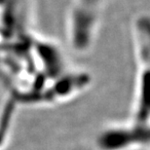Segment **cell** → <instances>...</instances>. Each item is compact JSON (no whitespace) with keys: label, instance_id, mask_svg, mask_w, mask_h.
Here are the masks:
<instances>
[{"label":"cell","instance_id":"4","mask_svg":"<svg viewBox=\"0 0 150 150\" xmlns=\"http://www.w3.org/2000/svg\"><path fill=\"white\" fill-rule=\"evenodd\" d=\"M18 104L11 98H6L0 108V150H4L10 142Z\"/></svg>","mask_w":150,"mask_h":150},{"label":"cell","instance_id":"2","mask_svg":"<svg viewBox=\"0 0 150 150\" xmlns=\"http://www.w3.org/2000/svg\"><path fill=\"white\" fill-rule=\"evenodd\" d=\"M134 58L136 64L134 94L130 119L149 124L148 76L150 65V23L147 15L134 18L132 25Z\"/></svg>","mask_w":150,"mask_h":150},{"label":"cell","instance_id":"3","mask_svg":"<svg viewBox=\"0 0 150 150\" xmlns=\"http://www.w3.org/2000/svg\"><path fill=\"white\" fill-rule=\"evenodd\" d=\"M149 146V124L129 118L100 129L94 139L95 150H143Z\"/></svg>","mask_w":150,"mask_h":150},{"label":"cell","instance_id":"1","mask_svg":"<svg viewBox=\"0 0 150 150\" xmlns=\"http://www.w3.org/2000/svg\"><path fill=\"white\" fill-rule=\"evenodd\" d=\"M108 0H70L65 17V36L74 53L84 55L95 46Z\"/></svg>","mask_w":150,"mask_h":150}]
</instances>
